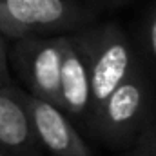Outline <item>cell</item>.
I'll use <instances>...</instances> for the list:
<instances>
[{"mask_svg": "<svg viewBox=\"0 0 156 156\" xmlns=\"http://www.w3.org/2000/svg\"><path fill=\"white\" fill-rule=\"evenodd\" d=\"M127 156H156V113L151 115L138 136L133 140Z\"/></svg>", "mask_w": 156, "mask_h": 156, "instance_id": "ba28073f", "label": "cell"}, {"mask_svg": "<svg viewBox=\"0 0 156 156\" xmlns=\"http://www.w3.org/2000/svg\"><path fill=\"white\" fill-rule=\"evenodd\" d=\"M60 78H58V107L75 118H89L91 113V83L83 60V53L73 35L60 37Z\"/></svg>", "mask_w": 156, "mask_h": 156, "instance_id": "8992f818", "label": "cell"}, {"mask_svg": "<svg viewBox=\"0 0 156 156\" xmlns=\"http://www.w3.org/2000/svg\"><path fill=\"white\" fill-rule=\"evenodd\" d=\"M40 149L16 85L0 87V151L7 156H38Z\"/></svg>", "mask_w": 156, "mask_h": 156, "instance_id": "52a82bcc", "label": "cell"}, {"mask_svg": "<svg viewBox=\"0 0 156 156\" xmlns=\"http://www.w3.org/2000/svg\"><path fill=\"white\" fill-rule=\"evenodd\" d=\"M0 156H7V154H5V153H4V151H0Z\"/></svg>", "mask_w": 156, "mask_h": 156, "instance_id": "7c38bea8", "label": "cell"}, {"mask_svg": "<svg viewBox=\"0 0 156 156\" xmlns=\"http://www.w3.org/2000/svg\"><path fill=\"white\" fill-rule=\"evenodd\" d=\"M16 96L24 104L40 147L51 156H93L89 145L71 125L60 107L40 100L16 85Z\"/></svg>", "mask_w": 156, "mask_h": 156, "instance_id": "5b68a950", "label": "cell"}, {"mask_svg": "<svg viewBox=\"0 0 156 156\" xmlns=\"http://www.w3.org/2000/svg\"><path fill=\"white\" fill-rule=\"evenodd\" d=\"M93 16L76 0H0V33L7 40L80 29Z\"/></svg>", "mask_w": 156, "mask_h": 156, "instance_id": "3957f363", "label": "cell"}, {"mask_svg": "<svg viewBox=\"0 0 156 156\" xmlns=\"http://www.w3.org/2000/svg\"><path fill=\"white\" fill-rule=\"evenodd\" d=\"M13 42L9 64L27 87V93L58 107L60 37H24Z\"/></svg>", "mask_w": 156, "mask_h": 156, "instance_id": "277c9868", "label": "cell"}, {"mask_svg": "<svg viewBox=\"0 0 156 156\" xmlns=\"http://www.w3.org/2000/svg\"><path fill=\"white\" fill-rule=\"evenodd\" d=\"M73 37L83 53L89 73L91 120L105 98L138 67V64L127 35L116 24L87 27L75 33Z\"/></svg>", "mask_w": 156, "mask_h": 156, "instance_id": "6da1fadb", "label": "cell"}, {"mask_svg": "<svg viewBox=\"0 0 156 156\" xmlns=\"http://www.w3.org/2000/svg\"><path fill=\"white\" fill-rule=\"evenodd\" d=\"M102 4H105V5H120V4H123V2H127V0H100Z\"/></svg>", "mask_w": 156, "mask_h": 156, "instance_id": "8fae6325", "label": "cell"}, {"mask_svg": "<svg viewBox=\"0 0 156 156\" xmlns=\"http://www.w3.org/2000/svg\"><path fill=\"white\" fill-rule=\"evenodd\" d=\"M153 115L151 85L136 67L93 115L94 133L109 145H129Z\"/></svg>", "mask_w": 156, "mask_h": 156, "instance_id": "7a4b0ae2", "label": "cell"}, {"mask_svg": "<svg viewBox=\"0 0 156 156\" xmlns=\"http://www.w3.org/2000/svg\"><path fill=\"white\" fill-rule=\"evenodd\" d=\"M145 47H147L151 62L156 67V5L149 13L147 22H145Z\"/></svg>", "mask_w": 156, "mask_h": 156, "instance_id": "30bf717a", "label": "cell"}, {"mask_svg": "<svg viewBox=\"0 0 156 156\" xmlns=\"http://www.w3.org/2000/svg\"><path fill=\"white\" fill-rule=\"evenodd\" d=\"M7 85H13L9 47H7V38L0 33V87H7Z\"/></svg>", "mask_w": 156, "mask_h": 156, "instance_id": "9c48e42d", "label": "cell"}]
</instances>
